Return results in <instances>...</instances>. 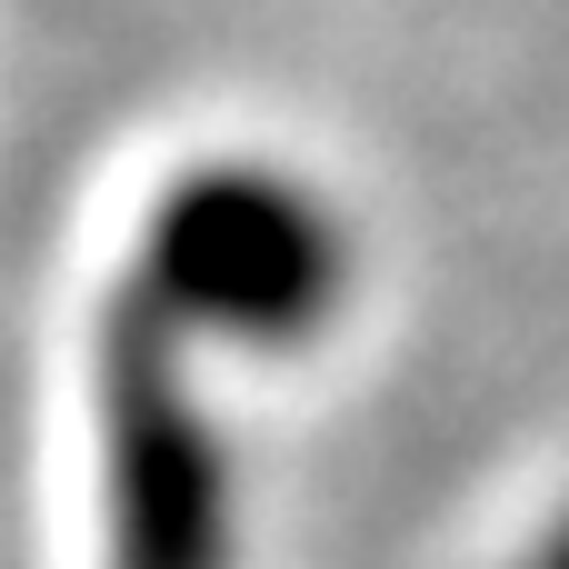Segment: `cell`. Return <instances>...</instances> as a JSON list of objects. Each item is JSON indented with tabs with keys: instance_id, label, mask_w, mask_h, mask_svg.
<instances>
[{
	"instance_id": "1",
	"label": "cell",
	"mask_w": 569,
	"mask_h": 569,
	"mask_svg": "<svg viewBox=\"0 0 569 569\" xmlns=\"http://www.w3.org/2000/svg\"><path fill=\"white\" fill-rule=\"evenodd\" d=\"M190 340L310 350L350 310V230L270 160H190L160 180L130 270Z\"/></svg>"
},
{
	"instance_id": "3",
	"label": "cell",
	"mask_w": 569,
	"mask_h": 569,
	"mask_svg": "<svg viewBox=\"0 0 569 569\" xmlns=\"http://www.w3.org/2000/svg\"><path fill=\"white\" fill-rule=\"evenodd\" d=\"M520 569H569V510L540 530V540H530V560H520Z\"/></svg>"
},
{
	"instance_id": "2",
	"label": "cell",
	"mask_w": 569,
	"mask_h": 569,
	"mask_svg": "<svg viewBox=\"0 0 569 569\" xmlns=\"http://www.w3.org/2000/svg\"><path fill=\"white\" fill-rule=\"evenodd\" d=\"M100 569H230V470L190 390V330L120 280L100 310Z\"/></svg>"
}]
</instances>
